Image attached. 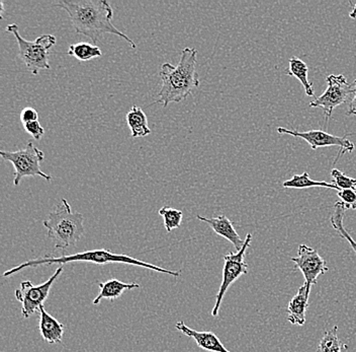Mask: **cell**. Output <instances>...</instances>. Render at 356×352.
<instances>
[{
    "label": "cell",
    "instance_id": "1",
    "mask_svg": "<svg viewBox=\"0 0 356 352\" xmlns=\"http://www.w3.org/2000/svg\"><path fill=\"white\" fill-rule=\"evenodd\" d=\"M55 6L68 13L75 32L89 38L95 45L102 34L108 33L119 36L131 48L137 49L132 39L113 26V8L106 0H61Z\"/></svg>",
    "mask_w": 356,
    "mask_h": 352
},
{
    "label": "cell",
    "instance_id": "2",
    "mask_svg": "<svg viewBox=\"0 0 356 352\" xmlns=\"http://www.w3.org/2000/svg\"><path fill=\"white\" fill-rule=\"evenodd\" d=\"M197 49L184 48L180 53L177 66L164 63L160 69L162 80L161 90L154 104L161 102L166 108L170 102H180L191 95L193 91L200 86L197 72Z\"/></svg>",
    "mask_w": 356,
    "mask_h": 352
},
{
    "label": "cell",
    "instance_id": "3",
    "mask_svg": "<svg viewBox=\"0 0 356 352\" xmlns=\"http://www.w3.org/2000/svg\"><path fill=\"white\" fill-rule=\"evenodd\" d=\"M74 262H88L97 265L121 263V264L133 265V266L150 269V270L155 271V273L166 274V275L173 276V277H179L180 274H181L180 271H172L169 270V269L162 268V267L156 266V265L151 264V263L136 259V258L124 255V254H115L111 250H108V249H99V250L81 252V253L73 254V255H63L60 256V257H55V256L51 254V255L44 256L43 258L29 260V261L22 263L19 266L8 269V271L3 273V276L4 277H10L13 274L19 273L22 269L33 268V267L42 266V265H64Z\"/></svg>",
    "mask_w": 356,
    "mask_h": 352
},
{
    "label": "cell",
    "instance_id": "4",
    "mask_svg": "<svg viewBox=\"0 0 356 352\" xmlns=\"http://www.w3.org/2000/svg\"><path fill=\"white\" fill-rule=\"evenodd\" d=\"M43 224L57 250L74 246L84 235L83 215L72 211L65 198H62L56 211L49 213Z\"/></svg>",
    "mask_w": 356,
    "mask_h": 352
},
{
    "label": "cell",
    "instance_id": "5",
    "mask_svg": "<svg viewBox=\"0 0 356 352\" xmlns=\"http://www.w3.org/2000/svg\"><path fill=\"white\" fill-rule=\"evenodd\" d=\"M6 31L15 36L19 44V58L33 75H39L41 70H50L49 53L57 42L55 36L43 35L30 42L19 34V24H11L6 26Z\"/></svg>",
    "mask_w": 356,
    "mask_h": 352
},
{
    "label": "cell",
    "instance_id": "6",
    "mask_svg": "<svg viewBox=\"0 0 356 352\" xmlns=\"http://www.w3.org/2000/svg\"><path fill=\"white\" fill-rule=\"evenodd\" d=\"M2 159L10 162L15 167V179L13 185L19 186L24 177L43 178L46 181H51L52 176L41 170V162L44 160V151L35 148L33 142H29L26 148L17 151H0Z\"/></svg>",
    "mask_w": 356,
    "mask_h": 352
},
{
    "label": "cell",
    "instance_id": "7",
    "mask_svg": "<svg viewBox=\"0 0 356 352\" xmlns=\"http://www.w3.org/2000/svg\"><path fill=\"white\" fill-rule=\"evenodd\" d=\"M252 236L251 234L247 235L245 239V244L241 250L236 253L227 254L224 256V268H222V280L217 296H216L215 306L211 309V316L217 317L219 315L220 307H221L222 298L231 286L243 274L248 273V265L245 261V253L247 249L250 247Z\"/></svg>",
    "mask_w": 356,
    "mask_h": 352
},
{
    "label": "cell",
    "instance_id": "8",
    "mask_svg": "<svg viewBox=\"0 0 356 352\" xmlns=\"http://www.w3.org/2000/svg\"><path fill=\"white\" fill-rule=\"evenodd\" d=\"M328 88L322 95L311 102L312 108L322 109L325 120L329 121L332 117L334 109L347 101L350 93H355V84H349L343 75H330L327 77Z\"/></svg>",
    "mask_w": 356,
    "mask_h": 352
},
{
    "label": "cell",
    "instance_id": "9",
    "mask_svg": "<svg viewBox=\"0 0 356 352\" xmlns=\"http://www.w3.org/2000/svg\"><path fill=\"white\" fill-rule=\"evenodd\" d=\"M63 265L56 269L53 275L44 284L33 285V282L24 280L21 287L15 291V298L22 304V315L24 318H30L33 314L39 311L40 307L44 306V302L50 293L51 289L56 280L63 273Z\"/></svg>",
    "mask_w": 356,
    "mask_h": 352
},
{
    "label": "cell",
    "instance_id": "10",
    "mask_svg": "<svg viewBox=\"0 0 356 352\" xmlns=\"http://www.w3.org/2000/svg\"><path fill=\"white\" fill-rule=\"evenodd\" d=\"M277 132L280 135H286L293 137L302 138V139L306 140L308 142L309 146L314 151L319 148H325V146H338V148H340V151H338V155L334 164H336L338 159L341 155H343L345 153H351L355 151V144L351 142L350 140L347 139L349 135H346L345 137H336V135H329V133L322 130H310L300 132L298 130H289V129L284 128V127H278Z\"/></svg>",
    "mask_w": 356,
    "mask_h": 352
},
{
    "label": "cell",
    "instance_id": "11",
    "mask_svg": "<svg viewBox=\"0 0 356 352\" xmlns=\"http://www.w3.org/2000/svg\"><path fill=\"white\" fill-rule=\"evenodd\" d=\"M297 268L302 273L306 284H317L318 277L328 271L326 261L320 256L318 251L307 245H300L298 257L291 258Z\"/></svg>",
    "mask_w": 356,
    "mask_h": 352
},
{
    "label": "cell",
    "instance_id": "12",
    "mask_svg": "<svg viewBox=\"0 0 356 352\" xmlns=\"http://www.w3.org/2000/svg\"><path fill=\"white\" fill-rule=\"evenodd\" d=\"M175 328L184 335L195 341L197 346L204 351L210 352H231L222 345L221 340L213 332L197 331L189 328L184 321H179L175 325Z\"/></svg>",
    "mask_w": 356,
    "mask_h": 352
},
{
    "label": "cell",
    "instance_id": "13",
    "mask_svg": "<svg viewBox=\"0 0 356 352\" xmlns=\"http://www.w3.org/2000/svg\"><path fill=\"white\" fill-rule=\"evenodd\" d=\"M197 220L206 222L213 229L217 235L221 236L224 239L228 240L235 247L236 251L243 248L245 240L240 238L239 234L236 231L233 222L226 215H219L217 217H204L197 215Z\"/></svg>",
    "mask_w": 356,
    "mask_h": 352
},
{
    "label": "cell",
    "instance_id": "14",
    "mask_svg": "<svg viewBox=\"0 0 356 352\" xmlns=\"http://www.w3.org/2000/svg\"><path fill=\"white\" fill-rule=\"evenodd\" d=\"M312 285L305 282L298 291L297 295L291 298L288 306V320L296 326H304L306 323L307 309L309 307Z\"/></svg>",
    "mask_w": 356,
    "mask_h": 352
},
{
    "label": "cell",
    "instance_id": "15",
    "mask_svg": "<svg viewBox=\"0 0 356 352\" xmlns=\"http://www.w3.org/2000/svg\"><path fill=\"white\" fill-rule=\"evenodd\" d=\"M39 329L42 338L49 344L61 343L63 339L64 327L57 319L47 313L44 306L39 309Z\"/></svg>",
    "mask_w": 356,
    "mask_h": 352
},
{
    "label": "cell",
    "instance_id": "16",
    "mask_svg": "<svg viewBox=\"0 0 356 352\" xmlns=\"http://www.w3.org/2000/svg\"><path fill=\"white\" fill-rule=\"evenodd\" d=\"M99 293L97 298L93 300L92 304L95 306L99 305L102 300H110L111 302L115 298H120L127 291L131 289H140V285L132 282V284H124L118 280H110L106 282H99Z\"/></svg>",
    "mask_w": 356,
    "mask_h": 352
},
{
    "label": "cell",
    "instance_id": "17",
    "mask_svg": "<svg viewBox=\"0 0 356 352\" xmlns=\"http://www.w3.org/2000/svg\"><path fill=\"white\" fill-rule=\"evenodd\" d=\"M127 123L131 130V137L142 138L148 137L152 130L148 126L146 114L140 107L133 106L126 116Z\"/></svg>",
    "mask_w": 356,
    "mask_h": 352
},
{
    "label": "cell",
    "instance_id": "18",
    "mask_svg": "<svg viewBox=\"0 0 356 352\" xmlns=\"http://www.w3.org/2000/svg\"><path fill=\"white\" fill-rule=\"evenodd\" d=\"M286 75H289V77H297V79L300 80L308 97L312 98L315 95V93H314L313 90V84L309 82V68L306 62L302 61L299 57H291V59H289V69L288 71H286Z\"/></svg>",
    "mask_w": 356,
    "mask_h": 352
},
{
    "label": "cell",
    "instance_id": "19",
    "mask_svg": "<svg viewBox=\"0 0 356 352\" xmlns=\"http://www.w3.org/2000/svg\"><path fill=\"white\" fill-rule=\"evenodd\" d=\"M282 186L286 189H306L312 188V187H323V188L334 189L339 192L340 189L336 186L334 183H328L325 181H315L311 179L310 176L307 171H304L302 175H295L291 179L284 182Z\"/></svg>",
    "mask_w": 356,
    "mask_h": 352
},
{
    "label": "cell",
    "instance_id": "20",
    "mask_svg": "<svg viewBox=\"0 0 356 352\" xmlns=\"http://www.w3.org/2000/svg\"><path fill=\"white\" fill-rule=\"evenodd\" d=\"M67 54L76 58L77 60L82 62L90 61L95 58L102 56L99 47L89 43L73 44V45L69 46Z\"/></svg>",
    "mask_w": 356,
    "mask_h": 352
},
{
    "label": "cell",
    "instance_id": "21",
    "mask_svg": "<svg viewBox=\"0 0 356 352\" xmlns=\"http://www.w3.org/2000/svg\"><path fill=\"white\" fill-rule=\"evenodd\" d=\"M345 211H346V208H345L344 204L341 201L336 202L335 205H334V211L333 215H331L330 222L334 229L341 235V237L344 238L349 243L351 248H353V250L356 254V242L349 235L348 231L345 229L343 226Z\"/></svg>",
    "mask_w": 356,
    "mask_h": 352
},
{
    "label": "cell",
    "instance_id": "22",
    "mask_svg": "<svg viewBox=\"0 0 356 352\" xmlns=\"http://www.w3.org/2000/svg\"><path fill=\"white\" fill-rule=\"evenodd\" d=\"M343 343L338 337V326L325 332L318 345L317 352H342Z\"/></svg>",
    "mask_w": 356,
    "mask_h": 352
},
{
    "label": "cell",
    "instance_id": "23",
    "mask_svg": "<svg viewBox=\"0 0 356 352\" xmlns=\"http://www.w3.org/2000/svg\"><path fill=\"white\" fill-rule=\"evenodd\" d=\"M159 215L163 217L164 227H165L167 233H170L172 229H178L181 226L184 213L179 209L164 206L159 209Z\"/></svg>",
    "mask_w": 356,
    "mask_h": 352
},
{
    "label": "cell",
    "instance_id": "24",
    "mask_svg": "<svg viewBox=\"0 0 356 352\" xmlns=\"http://www.w3.org/2000/svg\"><path fill=\"white\" fill-rule=\"evenodd\" d=\"M331 177H332L334 184L340 189V191L347 190V189L356 190V180L353 178L347 177L345 174L337 170V169H333L331 171Z\"/></svg>",
    "mask_w": 356,
    "mask_h": 352
},
{
    "label": "cell",
    "instance_id": "25",
    "mask_svg": "<svg viewBox=\"0 0 356 352\" xmlns=\"http://www.w3.org/2000/svg\"><path fill=\"white\" fill-rule=\"evenodd\" d=\"M338 197L341 199L342 204H344L346 209H356V190H341L338 192Z\"/></svg>",
    "mask_w": 356,
    "mask_h": 352
},
{
    "label": "cell",
    "instance_id": "26",
    "mask_svg": "<svg viewBox=\"0 0 356 352\" xmlns=\"http://www.w3.org/2000/svg\"><path fill=\"white\" fill-rule=\"evenodd\" d=\"M24 131L32 135L35 140H40L44 135V127L39 121L31 122V123L22 124Z\"/></svg>",
    "mask_w": 356,
    "mask_h": 352
},
{
    "label": "cell",
    "instance_id": "27",
    "mask_svg": "<svg viewBox=\"0 0 356 352\" xmlns=\"http://www.w3.org/2000/svg\"><path fill=\"white\" fill-rule=\"evenodd\" d=\"M22 124L31 123V122L39 121V113L31 107L24 108L21 113Z\"/></svg>",
    "mask_w": 356,
    "mask_h": 352
},
{
    "label": "cell",
    "instance_id": "28",
    "mask_svg": "<svg viewBox=\"0 0 356 352\" xmlns=\"http://www.w3.org/2000/svg\"><path fill=\"white\" fill-rule=\"evenodd\" d=\"M355 91L353 93V99L349 102V108L348 111H347V115L353 116L356 115V79L355 80Z\"/></svg>",
    "mask_w": 356,
    "mask_h": 352
},
{
    "label": "cell",
    "instance_id": "29",
    "mask_svg": "<svg viewBox=\"0 0 356 352\" xmlns=\"http://www.w3.org/2000/svg\"><path fill=\"white\" fill-rule=\"evenodd\" d=\"M3 13H4V3L3 1H0V17L3 19Z\"/></svg>",
    "mask_w": 356,
    "mask_h": 352
},
{
    "label": "cell",
    "instance_id": "30",
    "mask_svg": "<svg viewBox=\"0 0 356 352\" xmlns=\"http://www.w3.org/2000/svg\"><path fill=\"white\" fill-rule=\"evenodd\" d=\"M349 17H350L351 19H356V4L355 8H353V12L349 13Z\"/></svg>",
    "mask_w": 356,
    "mask_h": 352
}]
</instances>
